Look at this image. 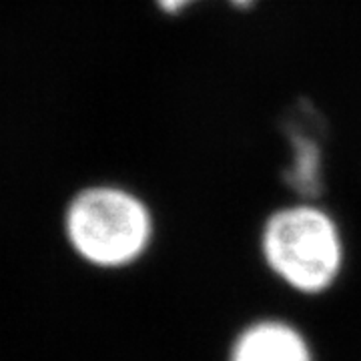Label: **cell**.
<instances>
[{
	"label": "cell",
	"instance_id": "cell-1",
	"mask_svg": "<svg viewBox=\"0 0 361 361\" xmlns=\"http://www.w3.org/2000/svg\"><path fill=\"white\" fill-rule=\"evenodd\" d=\"M65 233L82 261L118 269L145 253L153 235V219L141 199L129 191L90 187L71 201Z\"/></svg>",
	"mask_w": 361,
	"mask_h": 361
},
{
	"label": "cell",
	"instance_id": "cell-2",
	"mask_svg": "<svg viewBox=\"0 0 361 361\" xmlns=\"http://www.w3.org/2000/svg\"><path fill=\"white\" fill-rule=\"evenodd\" d=\"M263 255L285 283L319 293L341 269V237L327 213L299 205L275 213L263 231Z\"/></svg>",
	"mask_w": 361,
	"mask_h": 361
},
{
	"label": "cell",
	"instance_id": "cell-4",
	"mask_svg": "<svg viewBox=\"0 0 361 361\" xmlns=\"http://www.w3.org/2000/svg\"><path fill=\"white\" fill-rule=\"evenodd\" d=\"M191 0H159V4H161V8L163 11H167V13H177L180 11L185 4H189ZM235 4H249L251 0H233Z\"/></svg>",
	"mask_w": 361,
	"mask_h": 361
},
{
	"label": "cell",
	"instance_id": "cell-3",
	"mask_svg": "<svg viewBox=\"0 0 361 361\" xmlns=\"http://www.w3.org/2000/svg\"><path fill=\"white\" fill-rule=\"evenodd\" d=\"M231 361H313L303 336L283 322H259L237 337Z\"/></svg>",
	"mask_w": 361,
	"mask_h": 361
}]
</instances>
